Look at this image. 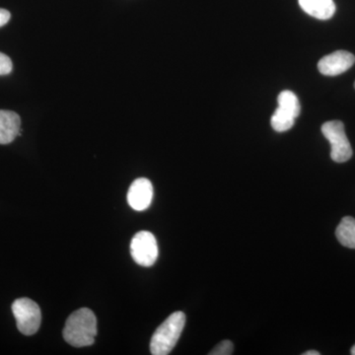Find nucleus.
I'll use <instances>...</instances> for the list:
<instances>
[{"mask_svg": "<svg viewBox=\"0 0 355 355\" xmlns=\"http://www.w3.org/2000/svg\"><path fill=\"white\" fill-rule=\"evenodd\" d=\"M97 335V319L88 308L76 311L67 319L64 329L65 342L74 347L92 345Z\"/></svg>", "mask_w": 355, "mask_h": 355, "instance_id": "nucleus-1", "label": "nucleus"}, {"mask_svg": "<svg viewBox=\"0 0 355 355\" xmlns=\"http://www.w3.org/2000/svg\"><path fill=\"white\" fill-rule=\"evenodd\" d=\"M186 324L183 312L173 313L158 327L150 342V352L153 355H167L172 352L179 340Z\"/></svg>", "mask_w": 355, "mask_h": 355, "instance_id": "nucleus-2", "label": "nucleus"}, {"mask_svg": "<svg viewBox=\"0 0 355 355\" xmlns=\"http://www.w3.org/2000/svg\"><path fill=\"white\" fill-rule=\"evenodd\" d=\"M279 108L275 110L270 120L275 132H284L291 130L300 114L301 107L297 96L292 91L284 90L277 97Z\"/></svg>", "mask_w": 355, "mask_h": 355, "instance_id": "nucleus-3", "label": "nucleus"}, {"mask_svg": "<svg viewBox=\"0 0 355 355\" xmlns=\"http://www.w3.org/2000/svg\"><path fill=\"white\" fill-rule=\"evenodd\" d=\"M12 312L18 330L25 336H33L41 326L42 314L39 305L29 298H19L14 301Z\"/></svg>", "mask_w": 355, "mask_h": 355, "instance_id": "nucleus-4", "label": "nucleus"}, {"mask_svg": "<svg viewBox=\"0 0 355 355\" xmlns=\"http://www.w3.org/2000/svg\"><path fill=\"white\" fill-rule=\"evenodd\" d=\"M322 132L331 144V158L343 163L352 157V148L340 121H330L322 125Z\"/></svg>", "mask_w": 355, "mask_h": 355, "instance_id": "nucleus-5", "label": "nucleus"}, {"mask_svg": "<svg viewBox=\"0 0 355 355\" xmlns=\"http://www.w3.org/2000/svg\"><path fill=\"white\" fill-rule=\"evenodd\" d=\"M158 245L155 236L148 231H140L130 243V254L137 265L151 266L158 258Z\"/></svg>", "mask_w": 355, "mask_h": 355, "instance_id": "nucleus-6", "label": "nucleus"}, {"mask_svg": "<svg viewBox=\"0 0 355 355\" xmlns=\"http://www.w3.org/2000/svg\"><path fill=\"white\" fill-rule=\"evenodd\" d=\"M355 57L347 51H336L320 60L318 69L323 76H336L347 71L354 64Z\"/></svg>", "mask_w": 355, "mask_h": 355, "instance_id": "nucleus-7", "label": "nucleus"}, {"mask_svg": "<svg viewBox=\"0 0 355 355\" xmlns=\"http://www.w3.org/2000/svg\"><path fill=\"white\" fill-rule=\"evenodd\" d=\"M153 198V186L146 178L135 180L128 193V202L132 209L142 211L150 207Z\"/></svg>", "mask_w": 355, "mask_h": 355, "instance_id": "nucleus-8", "label": "nucleus"}, {"mask_svg": "<svg viewBox=\"0 0 355 355\" xmlns=\"http://www.w3.org/2000/svg\"><path fill=\"white\" fill-rule=\"evenodd\" d=\"M21 119L15 112L0 110V144H11L20 135Z\"/></svg>", "mask_w": 355, "mask_h": 355, "instance_id": "nucleus-9", "label": "nucleus"}, {"mask_svg": "<svg viewBox=\"0 0 355 355\" xmlns=\"http://www.w3.org/2000/svg\"><path fill=\"white\" fill-rule=\"evenodd\" d=\"M304 12L319 20L331 19L336 13L334 0H298Z\"/></svg>", "mask_w": 355, "mask_h": 355, "instance_id": "nucleus-10", "label": "nucleus"}, {"mask_svg": "<svg viewBox=\"0 0 355 355\" xmlns=\"http://www.w3.org/2000/svg\"><path fill=\"white\" fill-rule=\"evenodd\" d=\"M336 236L343 246L355 249V219L352 216L343 217L336 230Z\"/></svg>", "mask_w": 355, "mask_h": 355, "instance_id": "nucleus-11", "label": "nucleus"}, {"mask_svg": "<svg viewBox=\"0 0 355 355\" xmlns=\"http://www.w3.org/2000/svg\"><path fill=\"white\" fill-rule=\"evenodd\" d=\"M234 350V345L230 340H222L218 345L214 347L211 352H209L210 355H230L233 354Z\"/></svg>", "mask_w": 355, "mask_h": 355, "instance_id": "nucleus-12", "label": "nucleus"}, {"mask_svg": "<svg viewBox=\"0 0 355 355\" xmlns=\"http://www.w3.org/2000/svg\"><path fill=\"white\" fill-rule=\"evenodd\" d=\"M13 64L10 58L0 53V76H6L12 71Z\"/></svg>", "mask_w": 355, "mask_h": 355, "instance_id": "nucleus-13", "label": "nucleus"}, {"mask_svg": "<svg viewBox=\"0 0 355 355\" xmlns=\"http://www.w3.org/2000/svg\"><path fill=\"white\" fill-rule=\"evenodd\" d=\"M10 16L9 11L0 8V27L8 23V21L10 20Z\"/></svg>", "mask_w": 355, "mask_h": 355, "instance_id": "nucleus-14", "label": "nucleus"}, {"mask_svg": "<svg viewBox=\"0 0 355 355\" xmlns=\"http://www.w3.org/2000/svg\"><path fill=\"white\" fill-rule=\"evenodd\" d=\"M303 355H320V352H316V350H309V352H306Z\"/></svg>", "mask_w": 355, "mask_h": 355, "instance_id": "nucleus-15", "label": "nucleus"}, {"mask_svg": "<svg viewBox=\"0 0 355 355\" xmlns=\"http://www.w3.org/2000/svg\"><path fill=\"white\" fill-rule=\"evenodd\" d=\"M350 354H352V355H355V345H354V347H352V350H350Z\"/></svg>", "mask_w": 355, "mask_h": 355, "instance_id": "nucleus-16", "label": "nucleus"}, {"mask_svg": "<svg viewBox=\"0 0 355 355\" xmlns=\"http://www.w3.org/2000/svg\"><path fill=\"white\" fill-rule=\"evenodd\" d=\"M354 87H355V83H354Z\"/></svg>", "mask_w": 355, "mask_h": 355, "instance_id": "nucleus-17", "label": "nucleus"}]
</instances>
